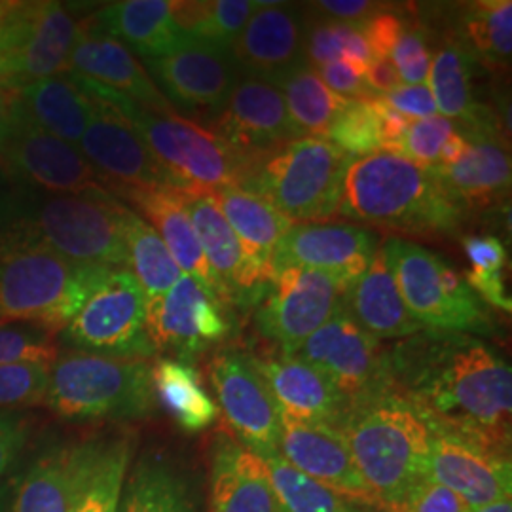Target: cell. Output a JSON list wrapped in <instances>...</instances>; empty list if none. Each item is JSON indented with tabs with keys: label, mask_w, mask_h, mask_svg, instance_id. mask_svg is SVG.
I'll list each match as a JSON object with an SVG mask.
<instances>
[{
	"label": "cell",
	"mask_w": 512,
	"mask_h": 512,
	"mask_svg": "<svg viewBox=\"0 0 512 512\" xmlns=\"http://www.w3.org/2000/svg\"><path fill=\"white\" fill-rule=\"evenodd\" d=\"M389 387L431 433L511 454L509 361L473 334L423 329L387 346Z\"/></svg>",
	"instance_id": "cell-1"
},
{
	"label": "cell",
	"mask_w": 512,
	"mask_h": 512,
	"mask_svg": "<svg viewBox=\"0 0 512 512\" xmlns=\"http://www.w3.org/2000/svg\"><path fill=\"white\" fill-rule=\"evenodd\" d=\"M338 217L395 238L427 239L458 236L469 219L431 169L393 152H376L351 162Z\"/></svg>",
	"instance_id": "cell-2"
},
{
	"label": "cell",
	"mask_w": 512,
	"mask_h": 512,
	"mask_svg": "<svg viewBox=\"0 0 512 512\" xmlns=\"http://www.w3.org/2000/svg\"><path fill=\"white\" fill-rule=\"evenodd\" d=\"M338 429L376 507L397 512L429 476V427L401 395L384 391L349 404Z\"/></svg>",
	"instance_id": "cell-3"
},
{
	"label": "cell",
	"mask_w": 512,
	"mask_h": 512,
	"mask_svg": "<svg viewBox=\"0 0 512 512\" xmlns=\"http://www.w3.org/2000/svg\"><path fill=\"white\" fill-rule=\"evenodd\" d=\"M112 270L80 268L16 230L0 236V323L61 332Z\"/></svg>",
	"instance_id": "cell-4"
},
{
	"label": "cell",
	"mask_w": 512,
	"mask_h": 512,
	"mask_svg": "<svg viewBox=\"0 0 512 512\" xmlns=\"http://www.w3.org/2000/svg\"><path fill=\"white\" fill-rule=\"evenodd\" d=\"M69 76L86 95L107 103L128 120L171 177L173 188L211 194L224 186H238L245 164L211 129L177 112L145 109L78 74Z\"/></svg>",
	"instance_id": "cell-5"
},
{
	"label": "cell",
	"mask_w": 512,
	"mask_h": 512,
	"mask_svg": "<svg viewBox=\"0 0 512 512\" xmlns=\"http://www.w3.org/2000/svg\"><path fill=\"white\" fill-rule=\"evenodd\" d=\"M351 162L329 139L300 137L247 165L238 186L294 224H321L338 217Z\"/></svg>",
	"instance_id": "cell-6"
},
{
	"label": "cell",
	"mask_w": 512,
	"mask_h": 512,
	"mask_svg": "<svg viewBox=\"0 0 512 512\" xmlns=\"http://www.w3.org/2000/svg\"><path fill=\"white\" fill-rule=\"evenodd\" d=\"M122 202L107 190L86 194H31L10 224L80 268L128 270L120 226Z\"/></svg>",
	"instance_id": "cell-7"
},
{
	"label": "cell",
	"mask_w": 512,
	"mask_h": 512,
	"mask_svg": "<svg viewBox=\"0 0 512 512\" xmlns=\"http://www.w3.org/2000/svg\"><path fill=\"white\" fill-rule=\"evenodd\" d=\"M147 359L71 351L55 359L44 403L69 421L143 420L156 401Z\"/></svg>",
	"instance_id": "cell-8"
},
{
	"label": "cell",
	"mask_w": 512,
	"mask_h": 512,
	"mask_svg": "<svg viewBox=\"0 0 512 512\" xmlns=\"http://www.w3.org/2000/svg\"><path fill=\"white\" fill-rule=\"evenodd\" d=\"M382 251L399 293L423 329L492 336L495 319L490 306L467 285L446 258L410 239L389 236Z\"/></svg>",
	"instance_id": "cell-9"
},
{
	"label": "cell",
	"mask_w": 512,
	"mask_h": 512,
	"mask_svg": "<svg viewBox=\"0 0 512 512\" xmlns=\"http://www.w3.org/2000/svg\"><path fill=\"white\" fill-rule=\"evenodd\" d=\"M0 86L16 92L69 73L78 21L59 2H4Z\"/></svg>",
	"instance_id": "cell-10"
},
{
	"label": "cell",
	"mask_w": 512,
	"mask_h": 512,
	"mask_svg": "<svg viewBox=\"0 0 512 512\" xmlns=\"http://www.w3.org/2000/svg\"><path fill=\"white\" fill-rule=\"evenodd\" d=\"M349 285L306 268L277 270L258 300L256 330L275 351L294 355L311 334L344 311Z\"/></svg>",
	"instance_id": "cell-11"
},
{
	"label": "cell",
	"mask_w": 512,
	"mask_h": 512,
	"mask_svg": "<svg viewBox=\"0 0 512 512\" xmlns=\"http://www.w3.org/2000/svg\"><path fill=\"white\" fill-rule=\"evenodd\" d=\"M76 351L150 359L154 348L147 334V296L129 270H112L93 289L63 329Z\"/></svg>",
	"instance_id": "cell-12"
},
{
	"label": "cell",
	"mask_w": 512,
	"mask_h": 512,
	"mask_svg": "<svg viewBox=\"0 0 512 512\" xmlns=\"http://www.w3.org/2000/svg\"><path fill=\"white\" fill-rule=\"evenodd\" d=\"M226 431L262 459L279 454L281 412L251 353L219 349L207 366Z\"/></svg>",
	"instance_id": "cell-13"
},
{
	"label": "cell",
	"mask_w": 512,
	"mask_h": 512,
	"mask_svg": "<svg viewBox=\"0 0 512 512\" xmlns=\"http://www.w3.org/2000/svg\"><path fill=\"white\" fill-rule=\"evenodd\" d=\"M232 332V311L194 277L183 274L160 298L147 302V334L154 353L192 365Z\"/></svg>",
	"instance_id": "cell-14"
},
{
	"label": "cell",
	"mask_w": 512,
	"mask_h": 512,
	"mask_svg": "<svg viewBox=\"0 0 512 512\" xmlns=\"http://www.w3.org/2000/svg\"><path fill=\"white\" fill-rule=\"evenodd\" d=\"M0 167L37 194L67 196L107 190L78 147L33 126L18 107L0 143Z\"/></svg>",
	"instance_id": "cell-15"
},
{
	"label": "cell",
	"mask_w": 512,
	"mask_h": 512,
	"mask_svg": "<svg viewBox=\"0 0 512 512\" xmlns=\"http://www.w3.org/2000/svg\"><path fill=\"white\" fill-rule=\"evenodd\" d=\"M315 366L349 404L391 391L387 346L368 336L342 311L294 353Z\"/></svg>",
	"instance_id": "cell-16"
},
{
	"label": "cell",
	"mask_w": 512,
	"mask_h": 512,
	"mask_svg": "<svg viewBox=\"0 0 512 512\" xmlns=\"http://www.w3.org/2000/svg\"><path fill=\"white\" fill-rule=\"evenodd\" d=\"M207 129L238 154L245 169L256 158L302 137L279 88L243 74Z\"/></svg>",
	"instance_id": "cell-17"
},
{
	"label": "cell",
	"mask_w": 512,
	"mask_h": 512,
	"mask_svg": "<svg viewBox=\"0 0 512 512\" xmlns=\"http://www.w3.org/2000/svg\"><path fill=\"white\" fill-rule=\"evenodd\" d=\"M145 69L173 109L205 112L209 118L241 78L230 52L194 38L173 54L145 59Z\"/></svg>",
	"instance_id": "cell-18"
},
{
	"label": "cell",
	"mask_w": 512,
	"mask_h": 512,
	"mask_svg": "<svg viewBox=\"0 0 512 512\" xmlns=\"http://www.w3.org/2000/svg\"><path fill=\"white\" fill-rule=\"evenodd\" d=\"M90 99L93 112L78 150L107 192L116 188H173L171 177L128 120L107 103L95 97Z\"/></svg>",
	"instance_id": "cell-19"
},
{
	"label": "cell",
	"mask_w": 512,
	"mask_h": 512,
	"mask_svg": "<svg viewBox=\"0 0 512 512\" xmlns=\"http://www.w3.org/2000/svg\"><path fill=\"white\" fill-rule=\"evenodd\" d=\"M382 239L357 224H293L277 245L274 270L306 268L353 283L365 274Z\"/></svg>",
	"instance_id": "cell-20"
},
{
	"label": "cell",
	"mask_w": 512,
	"mask_h": 512,
	"mask_svg": "<svg viewBox=\"0 0 512 512\" xmlns=\"http://www.w3.org/2000/svg\"><path fill=\"white\" fill-rule=\"evenodd\" d=\"M429 476L469 509L492 505L511 497V454L475 440L431 433Z\"/></svg>",
	"instance_id": "cell-21"
},
{
	"label": "cell",
	"mask_w": 512,
	"mask_h": 512,
	"mask_svg": "<svg viewBox=\"0 0 512 512\" xmlns=\"http://www.w3.org/2000/svg\"><path fill=\"white\" fill-rule=\"evenodd\" d=\"M308 18L293 4L256 8L232 46V57L243 76L277 82L306 63Z\"/></svg>",
	"instance_id": "cell-22"
},
{
	"label": "cell",
	"mask_w": 512,
	"mask_h": 512,
	"mask_svg": "<svg viewBox=\"0 0 512 512\" xmlns=\"http://www.w3.org/2000/svg\"><path fill=\"white\" fill-rule=\"evenodd\" d=\"M279 456L334 494L376 507L340 429L281 416Z\"/></svg>",
	"instance_id": "cell-23"
},
{
	"label": "cell",
	"mask_w": 512,
	"mask_h": 512,
	"mask_svg": "<svg viewBox=\"0 0 512 512\" xmlns=\"http://www.w3.org/2000/svg\"><path fill=\"white\" fill-rule=\"evenodd\" d=\"M69 73L88 78L110 92L120 93L145 109L167 114L175 112L137 55L120 40L101 31L92 18L78 23Z\"/></svg>",
	"instance_id": "cell-24"
},
{
	"label": "cell",
	"mask_w": 512,
	"mask_h": 512,
	"mask_svg": "<svg viewBox=\"0 0 512 512\" xmlns=\"http://www.w3.org/2000/svg\"><path fill=\"white\" fill-rule=\"evenodd\" d=\"M467 148L458 162L431 171L467 217L505 202L511 192L509 141L499 133L459 129Z\"/></svg>",
	"instance_id": "cell-25"
},
{
	"label": "cell",
	"mask_w": 512,
	"mask_h": 512,
	"mask_svg": "<svg viewBox=\"0 0 512 512\" xmlns=\"http://www.w3.org/2000/svg\"><path fill=\"white\" fill-rule=\"evenodd\" d=\"M253 359L281 416L340 427L349 403L315 366L279 351L253 355Z\"/></svg>",
	"instance_id": "cell-26"
},
{
	"label": "cell",
	"mask_w": 512,
	"mask_h": 512,
	"mask_svg": "<svg viewBox=\"0 0 512 512\" xmlns=\"http://www.w3.org/2000/svg\"><path fill=\"white\" fill-rule=\"evenodd\" d=\"M183 207L202 245L211 274L219 283L224 302L232 306L258 304L266 287H262L251 270L238 236L222 217L209 194L183 192Z\"/></svg>",
	"instance_id": "cell-27"
},
{
	"label": "cell",
	"mask_w": 512,
	"mask_h": 512,
	"mask_svg": "<svg viewBox=\"0 0 512 512\" xmlns=\"http://www.w3.org/2000/svg\"><path fill=\"white\" fill-rule=\"evenodd\" d=\"M209 512H279L264 459L226 429L211 446Z\"/></svg>",
	"instance_id": "cell-28"
},
{
	"label": "cell",
	"mask_w": 512,
	"mask_h": 512,
	"mask_svg": "<svg viewBox=\"0 0 512 512\" xmlns=\"http://www.w3.org/2000/svg\"><path fill=\"white\" fill-rule=\"evenodd\" d=\"M110 194L120 202L126 200L131 203L141 213V217L158 232L179 270L194 277L209 293L215 294L224 302L219 283L211 274L194 226L184 211L181 190L171 186L116 188Z\"/></svg>",
	"instance_id": "cell-29"
},
{
	"label": "cell",
	"mask_w": 512,
	"mask_h": 512,
	"mask_svg": "<svg viewBox=\"0 0 512 512\" xmlns=\"http://www.w3.org/2000/svg\"><path fill=\"white\" fill-rule=\"evenodd\" d=\"M209 196L238 236L258 283L268 287L275 275V249L291 230L293 220L283 217L270 203L239 186H224L213 190Z\"/></svg>",
	"instance_id": "cell-30"
},
{
	"label": "cell",
	"mask_w": 512,
	"mask_h": 512,
	"mask_svg": "<svg viewBox=\"0 0 512 512\" xmlns=\"http://www.w3.org/2000/svg\"><path fill=\"white\" fill-rule=\"evenodd\" d=\"M344 313L359 329L380 342L403 340L423 330L404 304L382 243L365 274L349 285Z\"/></svg>",
	"instance_id": "cell-31"
},
{
	"label": "cell",
	"mask_w": 512,
	"mask_h": 512,
	"mask_svg": "<svg viewBox=\"0 0 512 512\" xmlns=\"http://www.w3.org/2000/svg\"><path fill=\"white\" fill-rule=\"evenodd\" d=\"M476 61L456 42L442 46L429 71V90L433 93L437 112L459 122V129L499 133L505 137L495 110L478 99L476 93ZM509 139V137H507Z\"/></svg>",
	"instance_id": "cell-32"
},
{
	"label": "cell",
	"mask_w": 512,
	"mask_h": 512,
	"mask_svg": "<svg viewBox=\"0 0 512 512\" xmlns=\"http://www.w3.org/2000/svg\"><path fill=\"white\" fill-rule=\"evenodd\" d=\"M92 19L101 31L143 59L173 54L190 40L173 18L169 0L110 2Z\"/></svg>",
	"instance_id": "cell-33"
},
{
	"label": "cell",
	"mask_w": 512,
	"mask_h": 512,
	"mask_svg": "<svg viewBox=\"0 0 512 512\" xmlns=\"http://www.w3.org/2000/svg\"><path fill=\"white\" fill-rule=\"evenodd\" d=\"M129 458L128 437L78 444L69 512H118Z\"/></svg>",
	"instance_id": "cell-34"
},
{
	"label": "cell",
	"mask_w": 512,
	"mask_h": 512,
	"mask_svg": "<svg viewBox=\"0 0 512 512\" xmlns=\"http://www.w3.org/2000/svg\"><path fill=\"white\" fill-rule=\"evenodd\" d=\"M19 114L33 126L78 147L93 112L92 99L69 74L44 78L16 90Z\"/></svg>",
	"instance_id": "cell-35"
},
{
	"label": "cell",
	"mask_w": 512,
	"mask_h": 512,
	"mask_svg": "<svg viewBox=\"0 0 512 512\" xmlns=\"http://www.w3.org/2000/svg\"><path fill=\"white\" fill-rule=\"evenodd\" d=\"M76 446L40 454L12 484L0 512H69Z\"/></svg>",
	"instance_id": "cell-36"
},
{
	"label": "cell",
	"mask_w": 512,
	"mask_h": 512,
	"mask_svg": "<svg viewBox=\"0 0 512 512\" xmlns=\"http://www.w3.org/2000/svg\"><path fill=\"white\" fill-rule=\"evenodd\" d=\"M150 380L156 404L186 433H200L219 420V406L205 391L194 366L162 357L150 366Z\"/></svg>",
	"instance_id": "cell-37"
},
{
	"label": "cell",
	"mask_w": 512,
	"mask_h": 512,
	"mask_svg": "<svg viewBox=\"0 0 512 512\" xmlns=\"http://www.w3.org/2000/svg\"><path fill=\"white\" fill-rule=\"evenodd\" d=\"M120 226L126 247L128 270L139 281L148 300L167 293L183 275L169 255L158 232L126 203L120 209Z\"/></svg>",
	"instance_id": "cell-38"
},
{
	"label": "cell",
	"mask_w": 512,
	"mask_h": 512,
	"mask_svg": "<svg viewBox=\"0 0 512 512\" xmlns=\"http://www.w3.org/2000/svg\"><path fill=\"white\" fill-rule=\"evenodd\" d=\"M118 512H196L190 482L160 458L139 461L124 484Z\"/></svg>",
	"instance_id": "cell-39"
},
{
	"label": "cell",
	"mask_w": 512,
	"mask_h": 512,
	"mask_svg": "<svg viewBox=\"0 0 512 512\" xmlns=\"http://www.w3.org/2000/svg\"><path fill=\"white\" fill-rule=\"evenodd\" d=\"M274 86L283 93L289 116L302 137L327 139L334 120L349 103L348 99L330 92L308 63L281 76Z\"/></svg>",
	"instance_id": "cell-40"
},
{
	"label": "cell",
	"mask_w": 512,
	"mask_h": 512,
	"mask_svg": "<svg viewBox=\"0 0 512 512\" xmlns=\"http://www.w3.org/2000/svg\"><path fill=\"white\" fill-rule=\"evenodd\" d=\"M459 44L478 63L505 67L512 54L511 0H478L465 4L459 23Z\"/></svg>",
	"instance_id": "cell-41"
},
{
	"label": "cell",
	"mask_w": 512,
	"mask_h": 512,
	"mask_svg": "<svg viewBox=\"0 0 512 512\" xmlns=\"http://www.w3.org/2000/svg\"><path fill=\"white\" fill-rule=\"evenodd\" d=\"M256 8V0L171 2L173 18L188 37L209 42L226 52H232Z\"/></svg>",
	"instance_id": "cell-42"
},
{
	"label": "cell",
	"mask_w": 512,
	"mask_h": 512,
	"mask_svg": "<svg viewBox=\"0 0 512 512\" xmlns=\"http://www.w3.org/2000/svg\"><path fill=\"white\" fill-rule=\"evenodd\" d=\"M279 512H355L348 499L294 469L279 454L264 459Z\"/></svg>",
	"instance_id": "cell-43"
},
{
	"label": "cell",
	"mask_w": 512,
	"mask_h": 512,
	"mask_svg": "<svg viewBox=\"0 0 512 512\" xmlns=\"http://www.w3.org/2000/svg\"><path fill=\"white\" fill-rule=\"evenodd\" d=\"M327 139L353 160L382 152L380 116L372 99L349 101L334 120Z\"/></svg>",
	"instance_id": "cell-44"
},
{
	"label": "cell",
	"mask_w": 512,
	"mask_h": 512,
	"mask_svg": "<svg viewBox=\"0 0 512 512\" xmlns=\"http://www.w3.org/2000/svg\"><path fill=\"white\" fill-rule=\"evenodd\" d=\"M59 357L55 332L35 323H0V365L46 363Z\"/></svg>",
	"instance_id": "cell-45"
},
{
	"label": "cell",
	"mask_w": 512,
	"mask_h": 512,
	"mask_svg": "<svg viewBox=\"0 0 512 512\" xmlns=\"http://www.w3.org/2000/svg\"><path fill=\"white\" fill-rule=\"evenodd\" d=\"M50 368L46 363L0 365V408L44 403Z\"/></svg>",
	"instance_id": "cell-46"
},
{
	"label": "cell",
	"mask_w": 512,
	"mask_h": 512,
	"mask_svg": "<svg viewBox=\"0 0 512 512\" xmlns=\"http://www.w3.org/2000/svg\"><path fill=\"white\" fill-rule=\"evenodd\" d=\"M456 129L458 124L439 114L423 120H412L404 135L401 156L425 169L439 167L440 150Z\"/></svg>",
	"instance_id": "cell-47"
},
{
	"label": "cell",
	"mask_w": 512,
	"mask_h": 512,
	"mask_svg": "<svg viewBox=\"0 0 512 512\" xmlns=\"http://www.w3.org/2000/svg\"><path fill=\"white\" fill-rule=\"evenodd\" d=\"M389 59L393 61L401 82L406 86L425 84L433 63L427 31L421 25L406 21L403 33L397 38Z\"/></svg>",
	"instance_id": "cell-48"
},
{
	"label": "cell",
	"mask_w": 512,
	"mask_h": 512,
	"mask_svg": "<svg viewBox=\"0 0 512 512\" xmlns=\"http://www.w3.org/2000/svg\"><path fill=\"white\" fill-rule=\"evenodd\" d=\"M344 23L336 21H313L306 25V63L311 69L338 61L344 57Z\"/></svg>",
	"instance_id": "cell-49"
},
{
	"label": "cell",
	"mask_w": 512,
	"mask_h": 512,
	"mask_svg": "<svg viewBox=\"0 0 512 512\" xmlns=\"http://www.w3.org/2000/svg\"><path fill=\"white\" fill-rule=\"evenodd\" d=\"M330 92L348 101H368L378 97L366 84L365 69L349 59H338L313 69Z\"/></svg>",
	"instance_id": "cell-50"
},
{
	"label": "cell",
	"mask_w": 512,
	"mask_h": 512,
	"mask_svg": "<svg viewBox=\"0 0 512 512\" xmlns=\"http://www.w3.org/2000/svg\"><path fill=\"white\" fill-rule=\"evenodd\" d=\"M469 507L458 495L435 478L427 476L418 482L406 497L397 512H467Z\"/></svg>",
	"instance_id": "cell-51"
},
{
	"label": "cell",
	"mask_w": 512,
	"mask_h": 512,
	"mask_svg": "<svg viewBox=\"0 0 512 512\" xmlns=\"http://www.w3.org/2000/svg\"><path fill=\"white\" fill-rule=\"evenodd\" d=\"M404 25L406 21L399 14L384 8L372 18L366 19L365 23H361L359 31L363 33L374 57H389L397 38L403 33Z\"/></svg>",
	"instance_id": "cell-52"
},
{
	"label": "cell",
	"mask_w": 512,
	"mask_h": 512,
	"mask_svg": "<svg viewBox=\"0 0 512 512\" xmlns=\"http://www.w3.org/2000/svg\"><path fill=\"white\" fill-rule=\"evenodd\" d=\"M461 245L476 272H503L509 264V251L495 236H465Z\"/></svg>",
	"instance_id": "cell-53"
},
{
	"label": "cell",
	"mask_w": 512,
	"mask_h": 512,
	"mask_svg": "<svg viewBox=\"0 0 512 512\" xmlns=\"http://www.w3.org/2000/svg\"><path fill=\"white\" fill-rule=\"evenodd\" d=\"M29 437V421L12 412L0 414V486L16 465Z\"/></svg>",
	"instance_id": "cell-54"
},
{
	"label": "cell",
	"mask_w": 512,
	"mask_h": 512,
	"mask_svg": "<svg viewBox=\"0 0 512 512\" xmlns=\"http://www.w3.org/2000/svg\"><path fill=\"white\" fill-rule=\"evenodd\" d=\"M385 103L410 120H423L437 114L433 93L427 84L420 86H399L387 95H382Z\"/></svg>",
	"instance_id": "cell-55"
},
{
	"label": "cell",
	"mask_w": 512,
	"mask_h": 512,
	"mask_svg": "<svg viewBox=\"0 0 512 512\" xmlns=\"http://www.w3.org/2000/svg\"><path fill=\"white\" fill-rule=\"evenodd\" d=\"M467 285L478 294V298L488 304L490 308L495 310L511 313L512 298L511 294L505 289V277L503 272H476L469 270L463 275Z\"/></svg>",
	"instance_id": "cell-56"
},
{
	"label": "cell",
	"mask_w": 512,
	"mask_h": 512,
	"mask_svg": "<svg viewBox=\"0 0 512 512\" xmlns=\"http://www.w3.org/2000/svg\"><path fill=\"white\" fill-rule=\"evenodd\" d=\"M313 6H317L321 14H327L329 21L353 25V27H359L361 23H365L366 19L384 10L380 2H370V0H323V2H315Z\"/></svg>",
	"instance_id": "cell-57"
},
{
	"label": "cell",
	"mask_w": 512,
	"mask_h": 512,
	"mask_svg": "<svg viewBox=\"0 0 512 512\" xmlns=\"http://www.w3.org/2000/svg\"><path fill=\"white\" fill-rule=\"evenodd\" d=\"M374 107L378 110L380 116V133H382V152H393L401 154L403 148L404 135L410 126V118L399 114L397 110L391 109L384 101L382 95L372 99Z\"/></svg>",
	"instance_id": "cell-58"
},
{
	"label": "cell",
	"mask_w": 512,
	"mask_h": 512,
	"mask_svg": "<svg viewBox=\"0 0 512 512\" xmlns=\"http://www.w3.org/2000/svg\"><path fill=\"white\" fill-rule=\"evenodd\" d=\"M365 78L368 88L376 95H387L403 86L399 73L389 57H374L365 69Z\"/></svg>",
	"instance_id": "cell-59"
},
{
	"label": "cell",
	"mask_w": 512,
	"mask_h": 512,
	"mask_svg": "<svg viewBox=\"0 0 512 512\" xmlns=\"http://www.w3.org/2000/svg\"><path fill=\"white\" fill-rule=\"evenodd\" d=\"M465 148H467V139L458 128L448 137V141L444 143V147L440 150L439 165H450L458 162L459 158L463 156Z\"/></svg>",
	"instance_id": "cell-60"
},
{
	"label": "cell",
	"mask_w": 512,
	"mask_h": 512,
	"mask_svg": "<svg viewBox=\"0 0 512 512\" xmlns=\"http://www.w3.org/2000/svg\"><path fill=\"white\" fill-rule=\"evenodd\" d=\"M16 114V92H0V143L4 141Z\"/></svg>",
	"instance_id": "cell-61"
},
{
	"label": "cell",
	"mask_w": 512,
	"mask_h": 512,
	"mask_svg": "<svg viewBox=\"0 0 512 512\" xmlns=\"http://www.w3.org/2000/svg\"><path fill=\"white\" fill-rule=\"evenodd\" d=\"M467 512H512V497L495 501L492 505H484V507H476L469 509Z\"/></svg>",
	"instance_id": "cell-62"
},
{
	"label": "cell",
	"mask_w": 512,
	"mask_h": 512,
	"mask_svg": "<svg viewBox=\"0 0 512 512\" xmlns=\"http://www.w3.org/2000/svg\"><path fill=\"white\" fill-rule=\"evenodd\" d=\"M355 512H370V511H355Z\"/></svg>",
	"instance_id": "cell-63"
}]
</instances>
